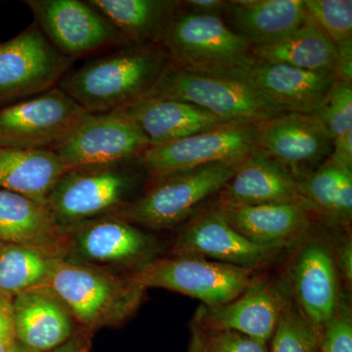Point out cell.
Wrapping results in <instances>:
<instances>
[{"label":"cell","mask_w":352,"mask_h":352,"mask_svg":"<svg viewBox=\"0 0 352 352\" xmlns=\"http://www.w3.org/2000/svg\"><path fill=\"white\" fill-rule=\"evenodd\" d=\"M170 62L160 44H131L66 74L57 87L90 115L113 113L144 97Z\"/></svg>","instance_id":"6da1fadb"},{"label":"cell","mask_w":352,"mask_h":352,"mask_svg":"<svg viewBox=\"0 0 352 352\" xmlns=\"http://www.w3.org/2000/svg\"><path fill=\"white\" fill-rule=\"evenodd\" d=\"M160 45L170 63L197 75L239 80L254 62L252 46L217 15L173 14Z\"/></svg>","instance_id":"7a4b0ae2"},{"label":"cell","mask_w":352,"mask_h":352,"mask_svg":"<svg viewBox=\"0 0 352 352\" xmlns=\"http://www.w3.org/2000/svg\"><path fill=\"white\" fill-rule=\"evenodd\" d=\"M87 330L119 325L138 311L146 289L106 268L59 258L44 285Z\"/></svg>","instance_id":"3957f363"},{"label":"cell","mask_w":352,"mask_h":352,"mask_svg":"<svg viewBox=\"0 0 352 352\" xmlns=\"http://www.w3.org/2000/svg\"><path fill=\"white\" fill-rule=\"evenodd\" d=\"M144 97L192 104L227 124H258L288 113L248 83L189 73L170 62Z\"/></svg>","instance_id":"277c9868"},{"label":"cell","mask_w":352,"mask_h":352,"mask_svg":"<svg viewBox=\"0 0 352 352\" xmlns=\"http://www.w3.org/2000/svg\"><path fill=\"white\" fill-rule=\"evenodd\" d=\"M245 159L208 164L155 180L145 194L112 215L156 230L173 228L203 201L219 193Z\"/></svg>","instance_id":"5b68a950"},{"label":"cell","mask_w":352,"mask_h":352,"mask_svg":"<svg viewBox=\"0 0 352 352\" xmlns=\"http://www.w3.org/2000/svg\"><path fill=\"white\" fill-rule=\"evenodd\" d=\"M131 162L67 170L46 200V208L57 226L65 231L116 214L129 204L138 183Z\"/></svg>","instance_id":"8992f818"},{"label":"cell","mask_w":352,"mask_h":352,"mask_svg":"<svg viewBox=\"0 0 352 352\" xmlns=\"http://www.w3.org/2000/svg\"><path fill=\"white\" fill-rule=\"evenodd\" d=\"M252 274V270L200 256H170L153 259L129 279L144 289H170L212 307L238 298L254 279Z\"/></svg>","instance_id":"52a82bcc"},{"label":"cell","mask_w":352,"mask_h":352,"mask_svg":"<svg viewBox=\"0 0 352 352\" xmlns=\"http://www.w3.org/2000/svg\"><path fill=\"white\" fill-rule=\"evenodd\" d=\"M56 87L0 110V147L54 151L89 118Z\"/></svg>","instance_id":"ba28073f"},{"label":"cell","mask_w":352,"mask_h":352,"mask_svg":"<svg viewBox=\"0 0 352 352\" xmlns=\"http://www.w3.org/2000/svg\"><path fill=\"white\" fill-rule=\"evenodd\" d=\"M259 124H223L166 144L150 146L139 157V164L157 180L208 164L243 160L258 149Z\"/></svg>","instance_id":"9c48e42d"},{"label":"cell","mask_w":352,"mask_h":352,"mask_svg":"<svg viewBox=\"0 0 352 352\" xmlns=\"http://www.w3.org/2000/svg\"><path fill=\"white\" fill-rule=\"evenodd\" d=\"M73 60L50 43L36 23L0 43V105L32 98L56 87Z\"/></svg>","instance_id":"30bf717a"},{"label":"cell","mask_w":352,"mask_h":352,"mask_svg":"<svg viewBox=\"0 0 352 352\" xmlns=\"http://www.w3.org/2000/svg\"><path fill=\"white\" fill-rule=\"evenodd\" d=\"M25 4L45 38L73 61L95 51L131 45L87 1L28 0Z\"/></svg>","instance_id":"8fae6325"},{"label":"cell","mask_w":352,"mask_h":352,"mask_svg":"<svg viewBox=\"0 0 352 352\" xmlns=\"http://www.w3.org/2000/svg\"><path fill=\"white\" fill-rule=\"evenodd\" d=\"M65 258L105 266L138 270L155 258L156 240L138 226L116 215L83 222L64 231Z\"/></svg>","instance_id":"7c38bea8"},{"label":"cell","mask_w":352,"mask_h":352,"mask_svg":"<svg viewBox=\"0 0 352 352\" xmlns=\"http://www.w3.org/2000/svg\"><path fill=\"white\" fill-rule=\"evenodd\" d=\"M291 298L288 283L281 280L254 279L235 300L197 308L191 325L232 331L267 344Z\"/></svg>","instance_id":"4fadbf2b"},{"label":"cell","mask_w":352,"mask_h":352,"mask_svg":"<svg viewBox=\"0 0 352 352\" xmlns=\"http://www.w3.org/2000/svg\"><path fill=\"white\" fill-rule=\"evenodd\" d=\"M310 232L296 245L287 283L300 311L322 333L338 307L342 289L333 245Z\"/></svg>","instance_id":"5bb4252c"},{"label":"cell","mask_w":352,"mask_h":352,"mask_svg":"<svg viewBox=\"0 0 352 352\" xmlns=\"http://www.w3.org/2000/svg\"><path fill=\"white\" fill-rule=\"evenodd\" d=\"M150 146L138 126L110 113L90 115L54 152L69 170L135 161Z\"/></svg>","instance_id":"9a60e30c"},{"label":"cell","mask_w":352,"mask_h":352,"mask_svg":"<svg viewBox=\"0 0 352 352\" xmlns=\"http://www.w3.org/2000/svg\"><path fill=\"white\" fill-rule=\"evenodd\" d=\"M333 139L314 113H285L259 124L258 148L298 179L332 155Z\"/></svg>","instance_id":"2e32d148"},{"label":"cell","mask_w":352,"mask_h":352,"mask_svg":"<svg viewBox=\"0 0 352 352\" xmlns=\"http://www.w3.org/2000/svg\"><path fill=\"white\" fill-rule=\"evenodd\" d=\"M280 252L241 235L215 207L190 220L176 238L171 256H200L254 271L270 265Z\"/></svg>","instance_id":"e0dca14e"},{"label":"cell","mask_w":352,"mask_h":352,"mask_svg":"<svg viewBox=\"0 0 352 352\" xmlns=\"http://www.w3.org/2000/svg\"><path fill=\"white\" fill-rule=\"evenodd\" d=\"M267 204H292L310 212L302 195L300 180L286 166L258 148L245 157L235 175L219 192V205Z\"/></svg>","instance_id":"ac0fdd59"},{"label":"cell","mask_w":352,"mask_h":352,"mask_svg":"<svg viewBox=\"0 0 352 352\" xmlns=\"http://www.w3.org/2000/svg\"><path fill=\"white\" fill-rule=\"evenodd\" d=\"M215 207L229 226L254 244L281 252L305 240L314 224V215L292 204Z\"/></svg>","instance_id":"d6986e66"},{"label":"cell","mask_w":352,"mask_h":352,"mask_svg":"<svg viewBox=\"0 0 352 352\" xmlns=\"http://www.w3.org/2000/svg\"><path fill=\"white\" fill-rule=\"evenodd\" d=\"M335 80L333 71H303L256 59L239 82L256 88L287 112L315 113Z\"/></svg>","instance_id":"ffe728a7"},{"label":"cell","mask_w":352,"mask_h":352,"mask_svg":"<svg viewBox=\"0 0 352 352\" xmlns=\"http://www.w3.org/2000/svg\"><path fill=\"white\" fill-rule=\"evenodd\" d=\"M113 113L138 126L151 146L166 144L227 124L192 104L155 97L139 99Z\"/></svg>","instance_id":"44dd1931"},{"label":"cell","mask_w":352,"mask_h":352,"mask_svg":"<svg viewBox=\"0 0 352 352\" xmlns=\"http://www.w3.org/2000/svg\"><path fill=\"white\" fill-rule=\"evenodd\" d=\"M18 342L31 352H48L74 336V319L50 289L39 287L13 296Z\"/></svg>","instance_id":"7402d4cb"},{"label":"cell","mask_w":352,"mask_h":352,"mask_svg":"<svg viewBox=\"0 0 352 352\" xmlns=\"http://www.w3.org/2000/svg\"><path fill=\"white\" fill-rule=\"evenodd\" d=\"M233 31L252 47L281 41L307 19L303 0H244L228 1Z\"/></svg>","instance_id":"603a6c76"},{"label":"cell","mask_w":352,"mask_h":352,"mask_svg":"<svg viewBox=\"0 0 352 352\" xmlns=\"http://www.w3.org/2000/svg\"><path fill=\"white\" fill-rule=\"evenodd\" d=\"M0 244L56 250L66 256V234L46 206L0 189Z\"/></svg>","instance_id":"cb8c5ba5"},{"label":"cell","mask_w":352,"mask_h":352,"mask_svg":"<svg viewBox=\"0 0 352 352\" xmlns=\"http://www.w3.org/2000/svg\"><path fill=\"white\" fill-rule=\"evenodd\" d=\"M67 168L51 150L0 147V189L46 206L51 190Z\"/></svg>","instance_id":"d4e9b609"},{"label":"cell","mask_w":352,"mask_h":352,"mask_svg":"<svg viewBox=\"0 0 352 352\" xmlns=\"http://www.w3.org/2000/svg\"><path fill=\"white\" fill-rule=\"evenodd\" d=\"M252 55L261 61L284 64L309 72H335L338 48L308 14L296 31L281 41L254 46Z\"/></svg>","instance_id":"484cf974"},{"label":"cell","mask_w":352,"mask_h":352,"mask_svg":"<svg viewBox=\"0 0 352 352\" xmlns=\"http://www.w3.org/2000/svg\"><path fill=\"white\" fill-rule=\"evenodd\" d=\"M310 212L332 228L347 229L352 219V168L329 157L300 179Z\"/></svg>","instance_id":"4316f807"},{"label":"cell","mask_w":352,"mask_h":352,"mask_svg":"<svg viewBox=\"0 0 352 352\" xmlns=\"http://www.w3.org/2000/svg\"><path fill=\"white\" fill-rule=\"evenodd\" d=\"M129 44H160L179 2L164 0H88Z\"/></svg>","instance_id":"83f0119b"},{"label":"cell","mask_w":352,"mask_h":352,"mask_svg":"<svg viewBox=\"0 0 352 352\" xmlns=\"http://www.w3.org/2000/svg\"><path fill=\"white\" fill-rule=\"evenodd\" d=\"M62 252L32 245L0 244V294L13 296L44 287Z\"/></svg>","instance_id":"f1b7e54d"},{"label":"cell","mask_w":352,"mask_h":352,"mask_svg":"<svg viewBox=\"0 0 352 352\" xmlns=\"http://www.w3.org/2000/svg\"><path fill=\"white\" fill-rule=\"evenodd\" d=\"M270 340L268 352H320L321 332L307 320L291 295Z\"/></svg>","instance_id":"f546056e"},{"label":"cell","mask_w":352,"mask_h":352,"mask_svg":"<svg viewBox=\"0 0 352 352\" xmlns=\"http://www.w3.org/2000/svg\"><path fill=\"white\" fill-rule=\"evenodd\" d=\"M310 17L337 47L352 44L351 0H303Z\"/></svg>","instance_id":"4dcf8cb0"},{"label":"cell","mask_w":352,"mask_h":352,"mask_svg":"<svg viewBox=\"0 0 352 352\" xmlns=\"http://www.w3.org/2000/svg\"><path fill=\"white\" fill-rule=\"evenodd\" d=\"M333 139L352 129V82L336 78L314 113Z\"/></svg>","instance_id":"1f68e13d"},{"label":"cell","mask_w":352,"mask_h":352,"mask_svg":"<svg viewBox=\"0 0 352 352\" xmlns=\"http://www.w3.org/2000/svg\"><path fill=\"white\" fill-rule=\"evenodd\" d=\"M187 352H268L267 344L232 331L191 325Z\"/></svg>","instance_id":"d6a6232c"},{"label":"cell","mask_w":352,"mask_h":352,"mask_svg":"<svg viewBox=\"0 0 352 352\" xmlns=\"http://www.w3.org/2000/svg\"><path fill=\"white\" fill-rule=\"evenodd\" d=\"M320 352H352V311L344 289L338 307L321 333Z\"/></svg>","instance_id":"836d02e7"},{"label":"cell","mask_w":352,"mask_h":352,"mask_svg":"<svg viewBox=\"0 0 352 352\" xmlns=\"http://www.w3.org/2000/svg\"><path fill=\"white\" fill-rule=\"evenodd\" d=\"M17 342L13 298L0 294V352H10Z\"/></svg>","instance_id":"e575fe53"},{"label":"cell","mask_w":352,"mask_h":352,"mask_svg":"<svg viewBox=\"0 0 352 352\" xmlns=\"http://www.w3.org/2000/svg\"><path fill=\"white\" fill-rule=\"evenodd\" d=\"M333 256L339 273L340 284L344 285L346 292L351 291L352 287V241L351 236L346 235L337 245H333Z\"/></svg>","instance_id":"d590c367"},{"label":"cell","mask_w":352,"mask_h":352,"mask_svg":"<svg viewBox=\"0 0 352 352\" xmlns=\"http://www.w3.org/2000/svg\"><path fill=\"white\" fill-rule=\"evenodd\" d=\"M330 157L342 166L352 168V129L333 139Z\"/></svg>","instance_id":"8d00e7d4"},{"label":"cell","mask_w":352,"mask_h":352,"mask_svg":"<svg viewBox=\"0 0 352 352\" xmlns=\"http://www.w3.org/2000/svg\"><path fill=\"white\" fill-rule=\"evenodd\" d=\"M338 48V59L336 64V78L344 82H352V44Z\"/></svg>","instance_id":"74e56055"},{"label":"cell","mask_w":352,"mask_h":352,"mask_svg":"<svg viewBox=\"0 0 352 352\" xmlns=\"http://www.w3.org/2000/svg\"><path fill=\"white\" fill-rule=\"evenodd\" d=\"M185 6H188L190 11L208 15H217L220 11H226L228 1L221 0H188L184 2Z\"/></svg>","instance_id":"f35d334b"},{"label":"cell","mask_w":352,"mask_h":352,"mask_svg":"<svg viewBox=\"0 0 352 352\" xmlns=\"http://www.w3.org/2000/svg\"><path fill=\"white\" fill-rule=\"evenodd\" d=\"M88 339L85 335H74L63 344L48 352H87Z\"/></svg>","instance_id":"ab89813d"},{"label":"cell","mask_w":352,"mask_h":352,"mask_svg":"<svg viewBox=\"0 0 352 352\" xmlns=\"http://www.w3.org/2000/svg\"><path fill=\"white\" fill-rule=\"evenodd\" d=\"M10 352H31L30 351H28L27 349L24 346H22V344H20V342H17V344L14 346L13 349H11Z\"/></svg>","instance_id":"60d3db41"}]
</instances>
